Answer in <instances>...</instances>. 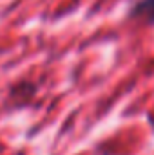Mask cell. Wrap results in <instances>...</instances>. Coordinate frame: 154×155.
<instances>
[{
  "label": "cell",
  "mask_w": 154,
  "mask_h": 155,
  "mask_svg": "<svg viewBox=\"0 0 154 155\" xmlns=\"http://www.w3.org/2000/svg\"><path fill=\"white\" fill-rule=\"evenodd\" d=\"M131 15L136 16V18H143L147 22H154V0H140V2H136Z\"/></svg>",
  "instance_id": "1"
}]
</instances>
